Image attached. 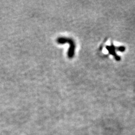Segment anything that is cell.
Listing matches in <instances>:
<instances>
[{"instance_id": "obj_1", "label": "cell", "mask_w": 135, "mask_h": 135, "mask_svg": "<svg viewBox=\"0 0 135 135\" xmlns=\"http://www.w3.org/2000/svg\"><path fill=\"white\" fill-rule=\"evenodd\" d=\"M57 43L61 44H63L65 43H68L70 45V48L68 51V56L69 58H72L75 54V45L74 41L70 38L61 37L59 38L57 40Z\"/></svg>"}, {"instance_id": "obj_2", "label": "cell", "mask_w": 135, "mask_h": 135, "mask_svg": "<svg viewBox=\"0 0 135 135\" xmlns=\"http://www.w3.org/2000/svg\"><path fill=\"white\" fill-rule=\"evenodd\" d=\"M106 48H107V49L109 51V53L113 55L115 57V59L117 61H120V58L119 56H118V55L116 54V53H115V49H116V48H115V47L114 46V45L113 44L111 46H107L106 47Z\"/></svg>"}]
</instances>
